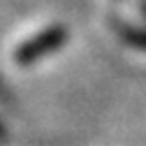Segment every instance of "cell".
<instances>
[{
  "instance_id": "cell-1",
  "label": "cell",
  "mask_w": 146,
  "mask_h": 146,
  "mask_svg": "<svg viewBox=\"0 0 146 146\" xmlns=\"http://www.w3.org/2000/svg\"><path fill=\"white\" fill-rule=\"evenodd\" d=\"M60 37H63V33H60V30H51V33L42 35V37L28 42V44L23 46V51L19 53V60L23 63V60H30V58H35V56H40V53L46 51L49 46H56V44L60 42Z\"/></svg>"
}]
</instances>
